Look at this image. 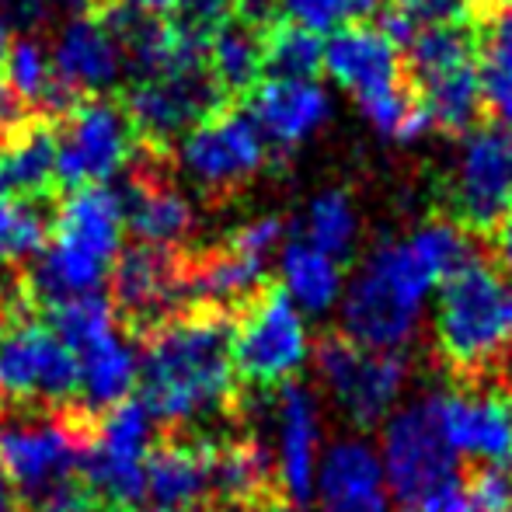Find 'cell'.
I'll use <instances>...</instances> for the list:
<instances>
[{
	"instance_id": "obj_1",
	"label": "cell",
	"mask_w": 512,
	"mask_h": 512,
	"mask_svg": "<svg viewBox=\"0 0 512 512\" xmlns=\"http://www.w3.org/2000/svg\"><path fill=\"white\" fill-rule=\"evenodd\" d=\"M474 258L460 223H425L405 241H384L345 290L342 328L363 349L398 352L415 335L422 304L436 283Z\"/></svg>"
},
{
	"instance_id": "obj_2",
	"label": "cell",
	"mask_w": 512,
	"mask_h": 512,
	"mask_svg": "<svg viewBox=\"0 0 512 512\" xmlns=\"http://www.w3.org/2000/svg\"><path fill=\"white\" fill-rule=\"evenodd\" d=\"M234 314L192 307L140 342V401L164 429L234 415Z\"/></svg>"
},
{
	"instance_id": "obj_3",
	"label": "cell",
	"mask_w": 512,
	"mask_h": 512,
	"mask_svg": "<svg viewBox=\"0 0 512 512\" xmlns=\"http://www.w3.org/2000/svg\"><path fill=\"white\" fill-rule=\"evenodd\" d=\"M126 209L122 196L108 185L70 189L53 220V241L32 258L21 276L28 304L49 310L63 300L102 293V283L112 272L122 251Z\"/></svg>"
},
{
	"instance_id": "obj_4",
	"label": "cell",
	"mask_w": 512,
	"mask_h": 512,
	"mask_svg": "<svg viewBox=\"0 0 512 512\" xmlns=\"http://www.w3.org/2000/svg\"><path fill=\"white\" fill-rule=\"evenodd\" d=\"M509 338V286L492 265L474 255L453 276H446L439 290V352L467 384H478L499 366Z\"/></svg>"
},
{
	"instance_id": "obj_5",
	"label": "cell",
	"mask_w": 512,
	"mask_h": 512,
	"mask_svg": "<svg viewBox=\"0 0 512 512\" xmlns=\"http://www.w3.org/2000/svg\"><path fill=\"white\" fill-rule=\"evenodd\" d=\"M324 67L391 140H418L432 126L415 91L405 84L398 46L377 25L338 28L324 46Z\"/></svg>"
},
{
	"instance_id": "obj_6",
	"label": "cell",
	"mask_w": 512,
	"mask_h": 512,
	"mask_svg": "<svg viewBox=\"0 0 512 512\" xmlns=\"http://www.w3.org/2000/svg\"><path fill=\"white\" fill-rule=\"evenodd\" d=\"M0 398L4 408H60L81 398L77 356L42 317L21 314L0 328Z\"/></svg>"
},
{
	"instance_id": "obj_7",
	"label": "cell",
	"mask_w": 512,
	"mask_h": 512,
	"mask_svg": "<svg viewBox=\"0 0 512 512\" xmlns=\"http://www.w3.org/2000/svg\"><path fill=\"white\" fill-rule=\"evenodd\" d=\"M380 464L387 488L405 509L425 506L439 488L457 481V450L439 425L436 398H422L387 418Z\"/></svg>"
},
{
	"instance_id": "obj_8",
	"label": "cell",
	"mask_w": 512,
	"mask_h": 512,
	"mask_svg": "<svg viewBox=\"0 0 512 512\" xmlns=\"http://www.w3.org/2000/svg\"><path fill=\"white\" fill-rule=\"evenodd\" d=\"M307 359V328L283 286H265L234 321V370L251 391L290 384Z\"/></svg>"
},
{
	"instance_id": "obj_9",
	"label": "cell",
	"mask_w": 512,
	"mask_h": 512,
	"mask_svg": "<svg viewBox=\"0 0 512 512\" xmlns=\"http://www.w3.org/2000/svg\"><path fill=\"white\" fill-rule=\"evenodd\" d=\"M108 304L115 310L119 328L133 342H143L150 331L189 310L185 251L143 241L119 251L112 272H108Z\"/></svg>"
},
{
	"instance_id": "obj_10",
	"label": "cell",
	"mask_w": 512,
	"mask_h": 512,
	"mask_svg": "<svg viewBox=\"0 0 512 512\" xmlns=\"http://www.w3.org/2000/svg\"><path fill=\"white\" fill-rule=\"evenodd\" d=\"M136 150V129L126 108L108 98H81L56 119V182L67 189L105 185Z\"/></svg>"
},
{
	"instance_id": "obj_11",
	"label": "cell",
	"mask_w": 512,
	"mask_h": 512,
	"mask_svg": "<svg viewBox=\"0 0 512 512\" xmlns=\"http://www.w3.org/2000/svg\"><path fill=\"white\" fill-rule=\"evenodd\" d=\"M317 370L338 408L359 429H370L401 398V387L408 380V359L401 352L363 349L345 335H328L317 345Z\"/></svg>"
},
{
	"instance_id": "obj_12",
	"label": "cell",
	"mask_w": 512,
	"mask_h": 512,
	"mask_svg": "<svg viewBox=\"0 0 512 512\" xmlns=\"http://www.w3.org/2000/svg\"><path fill=\"white\" fill-rule=\"evenodd\" d=\"M450 206L467 234H492L512 213V136L502 122L464 140L450 178Z\"/></svg>"
},
{
	"instance_id": "obj_13",
	"label": "cell",
	"mask_w": 512,
	"mask_h": 512,
	"mask_svg": "<svg viewBox=\"0 0 512 512\" xmlns=\"http://www.w3.org/2000/svg\"><path fill=\"white\" fill-rule=\"evenodd\" d=\"M126 115L136 129V140L154 150H168L175 136L196 129L209 115L227 108V98L209 77V67L185 70V74L150 77L136 81L126 91Z\"/></svg>"
},
{
	"instance_id": "obj_14",
	"label": "cell",
	"mask_w": 512,
	"mask_h": 512,
	"mask_svg": "<svg viewBox=\"0 0 512 512\" xmlns=\"http://www.w3.org/2000/svg\"><path fill=\"white\" fill-rule=\"evenodd\" d=\"M178 157L199 189L220 196V192H234L237 185H244L262 171L265 136L248 112L220 108L185 133Z\"/></svg>"
},
{
	"instance_id": "obj_15",
	"label": "cell",
	"mask_w": 512,
	"mask_h": 512,
	"mask_svg": "<svg viewBox=\"0 0 512 512\" xmlns=\"http://www.w3.org/2000/svg\"><path fill=\"white\" fill-rule=\"evenodd\" d=\"M213 464L216 439L164 429L147 453V495L154 499V512L213 509Z\"/></svg>"
},
{
	"instance_id": "obj_16",
	"label": "cell",
	"mask_w": 512,
	"mask_h": 512,
	"mask_svg": "<svg viewBox=\"0 0 512 512\" xmlns=\"http://www.w3.org/2000/svg\"><path fill=\"white\" fill-rule=\"evenodd\" d=\"M446 439L457 453H471L481 464H512V387L471 384V391L432 394Z\"/></svg>"
},
{
	"instance_id": "obj_17",
	"label": "cell",
	"mask_w": 512,
	"mask_h": 512,
	"mask_svg": "<svg viewBox=\"0 0 512 512\" xmlns=\"http://www.w3.org/2000/svg\"><path fill=\"white\" fill-rule=\"evenodd\" d=\"M164 157L168 150H154L147 143L136 140L133 150V175L122 192V209H126V227L133 230L136 241L143 244H164L175 248L185 241L192 230V206L175 182L164 171Z\"/></svg>"
},
{
	"instance_id": "obj_18",
	"label": "cell",
	"mask_w": 512,
	"mask_h": 512,
	"mask_svg": "<svg viewBox=\"0 0 512 512\" xmlns=\"http://www.w3.org/2000/svg\"><path fill=\"white\" fill-rule=\"evenodd\" d=\"M49 56H53L56 81L74 91L77 98H98L126 70V53H122L119 39H115L112 28L95 11L70 18L63 25V32L56 35Z\"/></svg>"
},
{
	"instance_id": "obj_19",
	"label": "cell",
	"mask_w": 512,
	"mask_h": 512,
	"mask_svg": "<svg viewBox=\"0 0 512 512\" xmlns=\"http://www.w3.org/2000/svg\"><path fill=\"white\" fill-rule=\"evenodd\" d=\"M317 422L314 398L300 384L276 387V481L293 509H304L317 485Z\"/></svg>"
},
{
	"instance_id": "obj_20",
	"label": "cell",
	"mask_w": 512,
	"mask_h": 512,
	"mask_svg": "<svg viewBox=\"0 0 512 512\" xmlns=\"http://www.w3.org/2000/svg\"><path fill=\"white\" fill-rule=\"evenodd\" d=\"M317 512H387V478L380 453L363 439H342L317 474Z\"/></svg>"
},
{
	"instance_id": "obj_21",
	"label": "cell",
	"mask_w": 512,
	"mask_h": 512,
	"mask_svg": "<svg viewBox=\"0 0 512 512\" xmlns=\"http://www.w3.org/2000/svg\"><path fill=\"white\" fill-rule=\"evenodd\" d=\"M248 98L255 126L279 150L304 143L317 126H324V119L331 112L328 91L314 81H279V77H269Z\"/></svg>"
},
{
	"instance_id": "obj_22",
	"label": "cell",
	"mask_w": 512,
	"mask_h": 512,
	"mask_svg": "<svg viewBox=\"0 0 512 512\" xmlns=\"http://www.w3.org/2000/svg\"><path fill=\"white\" fill-rule=\"evenodd\" d=\"M56 182V129L32 119L0 140V199H46Z\"/></svg>"
},
{
	"instance_id": "obj_23",
	"label": "cell",
	"mask_w": 512,
	"mask_h": 512,
	"mask_svg": "<svg viewBox=\"0 0 512 512\" xmlns=\"http://www.w3.org/2000/svg\"><path fill=\"white\" fill-rule=\"evenodd\" d=\"M119 331L105 335L102 342H95L77 356V366H81V398L77 401L98 415L126 401L136 384V373H140L133 338H122Z\"/></svg>"
},
{
	"instance_id": "obj_24",
	"label": "cell",
	"mask_w": 512,
	"mask_h": 512,
	"mask_svg": "<svg viewBox=\"0 0 512 512\" xmlns=\"http://www.w3.org/2000/svg\"><path fill=\"white\" fill-rule=\"evenodd\" d=\"M206 67H209V77L216 81V88L223 91V98L251 95L265 77L262 28L237 18V11H234V18L209 39Z\"/></svg>"
},
{
	"instance_id": "obj_25",
	"label": "cell",
	"mask_w": 512,
	"mask_h": 512,
	"mask_svg": "<svg viewBox=\"0 0 512 512\" xmlns=\"http://www.w3.org/2000/svg\"><path fill=\"white\" fill-rule=\"evenodd\" d=\"M481 102L495 122H512V0L478 11Z\"/></svg>"
},
{
	"instance_id": "obj_26",
	"label": "cell",
	"mask_w": 512,
	"mask_h": 512,
	"mask_svg": "<svg viewBox=\"0 0 512 512\" xmlns=\"http://www.w3.org/2000/svg\"><path fill=\"white\" fill-rule=\"evenodd\" d=\"M415 98L425 108L432 126L446 129V133H464L474 126V119L481 115V81L478 67L467 63V67H453L443 74H432L415 81Z\"/></svg>"
},
{
	"instance_id": "obj_27",
	"label": "cell",
	"mask_w": 512,
	"mask_h": 512,
	"mask_svg": "<svg viewBox=\"0 0 512 512\" xmlns=\"http://www.w3.org/2000/svg\"><path fill=\"white\" fill-rule=\"evenodd\" d=\"M279 272H283V290L290 293L293 304H300L310 314H321L342 293V269L338 258L324 255L304 237H293L279 255Z\"/></svg>"
},
{
	"instance_id": "obj_28",
	"label": "cell",
	"mask_w": 512,
	"mask_h": 512,
	"mask_svg": "<svg viewBox=\"0 0 512 512\" xmlns=\"http://www.w3.org/2000/svg\"><path fill=\"white\" fill-rule=\"evenodd\" d=\"M262 67L265 77L279 81H310L324 67L321 35L286 18H272L262 28Z\"/></svg>"
},
{
	"instance_id": "obj_29",
	"label": "cell",
	"mask_w": 512,
	"mask_h": 512,
	"mask_svg": "<svg viewBox=\"0 0 512 512\" xmlns=\"http://www.w3.org/2000/svg\"><path fill=\"white\" fill-rule=\"evenodd\" d=\"M411 81L443 74L453 67H467L478 53V32L471 25H425L405 46Z\"/></svg>"
},
{
	"instance_id": "obj_30",
	"label": "cell",
	"mask_w": 512,
	"mask_h": 512,
	"mask_svg": "<svg viewBox=\"0 0 512 512\" xmlns=\"http://www.w3.org/2000/svg\"><path fill=\"white\" fill-rule=\"evenodd\" d=\"M46 324L53 328V335L67 345L74 356H81L84 349H91L95 342H102L105 335L119 331L115 321V310L108 304V297L102 293H88V297H74L63 300V304L42 310Z\"/></svg>"
},
{
	"instance_id": "obj_31",
	"label": "cell",
	"mask_w": 512,
	"mask_h": 512,
	"mask_svg": "<svg viewBox=\"0 0 512 512\" xmlns=\"http://www.w3.org/2000/svg\"><path fill=\"white\" fill-rule=\"evenodd\" d=\"M53 223L39 199H0V269L35 258L49 244Z\"/></svg>"
},
{
	"instance_id": "obj_32",
	"label": "cell",
	"mask_w": 512,
	"mask_h": 512,
	"mask_svg": "<svg viewBox=\"0 0 512 512\" xmlns=\"http://www.w3.org/2000/svg\"><path fill=\"white\" fill-rule=\"evenodd\" d=\"M359 234V220L352 199L345 192H324L317 196L307 209V223H304V241H310L314 248H321L331 258H345L356 244Z\"/></svg>"
},
{
	"instance_id": "obj_33",
	"label": "cell",
	"mask_w": 512,
	"mask_h": 512,
	"mask_svg": "<svg viewBox=\"0 0 512 512\" xmlns=\"http://www.w3.org/2000/svg\"><path fill=\"white\" fill-rule=\"evenodd\" d=\"M286 21L304 25L310 32H338V28L359 25L380 7V0H279Z\"/></svg>"
},
{
	"instance_id": "obj_34",
	"label": "cell",
	"mask_w": 512,
	"mask_h": 512,
	"mask_svg": "<svg viewBox=\"0 0 512 512\" xmlns=\"http://www.w3.org/2000/svg\"><path fill=\"white\" fill-rule=\"evenodd\" d=\"M464 492L471 512H512V464H478Z\"/></svg>"
},
{
	"instance_id": "obj_35",
	"label": "cell",
	"mask_w": 512,
	"mask_h": 512,
	"mask_svg": "<svg viewBox=\"0 0 512 512\" xmlns=\"http://www.w3.org/2000/svg\"><path fill=\"white\" fill-rule=\"evenodd\" d=\"M391 7L415 25H467L478 14L474 0H391Z\"/></svg>"
},
{
	"instance_id": "obj_36",
	"label": "cell",
	"mask_w": 512,
	"mask_h": 512,
	"mask_svg": "<svg viewBox=\"0 0 512 512\" xmlns=\"http://www.w3.org/2000/svg\"><path fill=\"white\" fill-rule=\"evenodd\" d=\"M283 244V220H276V216H262V220H251L244 223V227L234 230V237H230V248H237L241 255L255 258V262H269L272 251Z\"/></svg>"
},
{
	"instance_id": "obj_37",
	"label": "cell",
	"mask_w": 512,
	"mask_h": 512,
	"mask_svg": "<svg viewBox=\"0 0 512 512\" xmlns=\"http://www.w3.org/2000/svg\"><path fill=\"white\" fill-rule=\"evenodd\" d=\"M32 122V108L18 98V91L7 81H0V140H7L11 133H18L21 126Z\"/></svg>"
},
{
	"instance_id": "obj_38",
	"label": "cell",
	"mask_w": 512,
	"mask_h": 512,
	"mask_svg": "<svg viewBox=\"0 0 512 512\" xmlns=\"http://www.w3.org/2000/svg\"><path fill=\"white\" fill-rule=\"evenodd\" d=\"M422 512H471V502H467L464 481H453V485L439 488L425 506H418Z\"/></svg>"
},
{
	"instance_id": "obj_39",
	"label": "cell",
	"mask_w": 512,
	"mask_h": 512,
	"mask_svg": "<svg viewBox=\"0 0 512 512\" xmlns=\"http://www.w3.org/2000/svg\"><path fill=\"white\" fill-rule=\"evenodd\" d=\"M377 28H380V32H384L387 39H391L398 49H401V46H408V42L415 39V32H418V25H415V21H411L408 14L394 11V7H391V11H384V14H380Z\"/></svg>"
},
{
	"instance_id": "obj_40",
	"label": "cell",
	"mask_w": 512,
	"mask_h": 512,
	"mask_svg": "<svg viewBox=\"0 0 512 512\" xmlns=\"http://www.w3.org/2000/svg\"><path fill=\"white\" fill-rule=\"evenodd\" d=\"M495 258H499V265L512 276V213L495 227Z\"/></svg>"
},
{
	"instance_id": "obj_41",
	"label": "cell",
	"mask_w": 512,
	"mask_h": 512,
	"mask_svg": "<svg viewBox=\"0 0 512 512\" xmlns=\"http://www.w3.org/2000/svg\"><path fill=\"white\" fill-rule=\"evenodd\" d=\"M119 4L133 7V11L147 14V18H161V14H175L182 0H119Z\"/></svg>"
},
{
	"instance_id": "obj_42",
	"label": "cell",
	"mask_w": 512,
	"mask_h": 512,
	"mask_svg": "<svg viewBox=\"0 0 512 512\" xmlns=\"http://www.w3.org/2000/svg\"><path fill=\"white\" fill-rule=\"evenodd\" d=\"M0 512H28L25 502H21L18 488H14V481L7 478V471L0 467Z\"/></svg>"
},
{
	"instance_id": "obj_43",
	"label": "cell",
	"mask_w": 512,
	"mask_h": 512,
	"mask_svg": "<svg viewBox=\"0 0 512 512\" xmlns=\"http://www.w3.org/2000/svg\"><path fill=\"white\" fill-rule=\"evenodd\" d=\"M7 46H11V28H7L4 14H0V70H4V56H7Z\"/></svg>"
},
{
	"instance_id": "obj_44",
	"label": "cell",
	"mask_w": 512,
	"mask_h": 512,
	"mask_svg": "<svg viewBox=\"0 0 512 512\" xmlns=\"http://www.w3.org/2000/svg\"><path fill=\"white\" fill-rule=\"evenodd\" d=\"M56 4H70V7H88V11H95L98 0H56Z\"/></svg>"
},
{
	"instance_id": "obj_45",
	"label": "cell",
	"mask_w": 512,
	"mask_h": 512,
	"mask_svg": "<svg viewBox=\"0 0 512 512\" xmlns=\"http://www.w3.org/2000/svg\"><path fill=\"white\" fill-rule=\"evenodd\" d=\"M495 4H506V0H474V7H478V11H485V7H495ZM474 18H478V14H474Z\"/></svg>"
},
{
	"instance_id": "obj_46",
	"label": "cell",
	"mask_w": 512,
	"mask_h": 512,
	"mask_svg": "<svg viewBox=\"0 0 512 512\" xmlns=\"http://www.w3.org/2000/svg\"><path fill=\"white\" fill-rule=\"evenodd\" d=\"M0 415H4V398H0Z\"/></svg>"
},
{
	"instance_id": "obj_47",
	"label": "cell",
	"mask_w": 512,
	"mask_h": 512,
	"mask_svg": "<svg viewBox=\"0 0 512 512\" xmlns=\"http://www.w3.org/2000/svg\"><path fill=\"white\" fill-rule=\"evenodd\" d=\"M405 512H422V509H405Z\"/></svg>"
}]
</instances>
